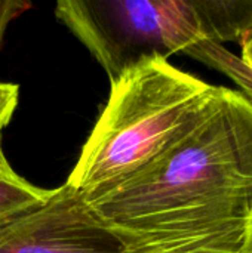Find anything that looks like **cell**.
<instances>
[{"label":"cell","mask_w":252,"mask_h":253,"mask_svg":"<svg viewBox=\"0 0 252 253\" xmlns=\"http://www.w3.org/2000/svg\"><path fill=\"white\" fill-rule=\"evenodd\" d=\"M85 200L128 253H252V99L215 86L159 156Z\"/></svg>","instance_id":"6da1fadb"},{"label":"cell","mask_w":252,"mask_h":253,"mask_svg":"<svg viewBox=\"0 0 252 253\" xmlns=\"http://www.w3.org/2000/svg\"><path fill=\"white\" fill-rule=\"evenodd\" d=\"M56 18L110 82L151 55L183 53L239 83L247 68L223 46L238 36L232 0H59Z\"/></svg>","instance_id":"7a4b0ae2"},{"label":"cell","mask_w":252,"mask_h":253,"mask_svg":"<svg viewBox=\"0 0 252 253\" xmlns=\"http://www.w3.org/2000/svg\"><path fill=\"white\" fill-rule=\"evenodd\" d=\"M110 83L108 101L65 182L85 199L159 156L215 90L162 55L141 59Z\"/></svg>","instance_id":"3957f363"},{"label":"cell","mask_w":252,"mask_h":253,"mask_svg":"<svg viewBox=\"0 0 252 253\" xmlns=\"http://www.w3.org/2000/svg\"><path fill=\"white\" fill-rule=\"evenodd\" d=\"M0 253H128L117 233L67 184L0 225Z\"/></svg>","instance_id":"277c9868"},{"label":"cell","mask_w":252,"mask_h":253,"mask_svg":"<svg viewBox=\"0 0 252 253\" xmlns=\"http://www.w3.org/2000/svg\"><path fill=\"white\" fill-rule=\"evenodd\" d=\"M0 130V225L45 203L52 190L39 188L21 178L9 165L1 148Z\"/></svg>","instance_id":"5b68a950"},{"label":"cell","mask_w":252,"mask_h":253,"mask_svg":"<svg viewBox=\"0 0 252 253\" xmlns=\"http://www.w3.org/2000/svg\"><path fill=\"white\" fill-rule=\"evenodd\" d=\"M18 92L19 87L16 84L0 82V130L9 125L15 113L18 104Z\"/></svg>","instance_id":"8992f818"},{"label":"cell","mask_w":252,"mask_h":253,"mask_svg":"<svg viewBox=\"0 0 252 253\" xmlns=\"http://www.w3.org/2000/svg\"><path fill=\"white\" fill-rule=\"evenodd\" d=\"M28 7H30V3H25V1L0 0V44L10 21H13L21 12H24Z\"/></svg>","instance_id":"52a82bcc"},{"label":"cell","mask_w":252,"mask_h":253,"mask_svg":"<svg viewBox=\"0 0 252 253\" xmlns=\"http://www.w3.org/2000/svg\"><path fill=\"white\" fill-rule=\"evenodd\" d=\"M242 44V62L247 65V68L252 73V30L239 42Z\"/></svg>","instance_id":"ba28073f"}]
</instances>
